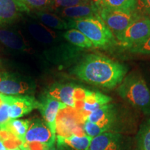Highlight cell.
<instances>
[{
    "label": "cell",
    "mask_w": 150,
    "mask_h": 150,
    "mask_svg": "<svg viewBox=\"0 0 150 150\" xmlns=\"http://www.w3.org/2000/svg\"><path fill=\"white\" fill-rule=\"evenodd\" d=\"M3 103H4V102H3V99H2V98H1V94L0 93V105L2 104Z\"/></svg>",
    "instance_id": "35"
},
{
    "label": "cell",
    "mask_w": 150,
    "mask_h": 150,
    "mask_svg": "<svg viewBox=\"0 0 150 150\" xmlns=\"http://www.w3.org/2000/svg\"><path fill=\"white\" fill-rule=\"evenodd\" d=\"M38 22L51 29L64 30L69 29L68 22L62 18L55 13L49 11H36L33 12Z\"/></svg>",
    "instance_id": "20"
},
{
    "label": "cell",
    "mask_w": 150,
    "mask_h": 150,
    "mask_svg": "<svg viewBox=\"0 0 150 150\" xmlns=\"http://www.w3.org/2000/svg\"><path fill=\"white\" fill-rule=\"evenodd\" d=\"M0 150H7L4 144L3 143V142L1 140H0Z\"/></svg>",
    "instance_id": "32"
},
{
    "label": "cell",
    "mask_w": 150,
    "mask_h": 150,
    "mask_svg": "<svg viewBox=\"0 0 150 150\" xmlns=\"http://www.w3.org/2000/svg\"><path fill=\"white\" fill-rule=\"evenodd\" d=\"M3 102L8 106L11 119H18L38 108L39 101L32 95H6L1 94Z\"/></svg>",
    "instance_id": "9"
},
{
    "label": "cell",
    "mask_w": 150,
    "mask_h": 150,
    "mask_svg": "<svg viewBox=\"0 0 150 150\" xmlns=\"http://www.w3.org/2000/svg\"><path fill=\"white\" fill-rule=\"evenodd\" d=\"M67 106L53 97L45 94L40 101L38 109L40 110L43 120L51 129L54 136H56V118L59 111Z\"/></svg>",
    "instance_id": "11"
},
{
    "label": "cell",
    "mask_w": 150,
    "mask_h": 150,
    "mask_svg": "<svg viewBox=\"0 0 150 150\" xmlns=\"http://www.w3.org/2000/svg\"><path fill=\"white\" fill-rule=\"evenodd\" d=\"M91 2V0H53L52 3L51 11L74 6L81 4H85Z\"/></svg>",
    "instance_id": "26"
},
{
    "label": "cell",
    "mask_w": 150,
    "mask_h": 150,
    "mask_svg": "<svg viewBox=\"0 0 150 150\" xmlns=\"http://www.w3.org/2000/svg\"><path fill=\"white\" fill-rule=\"evenodd\" d=\"M111 100V97L108 95L98 91H91L88 90L83 103V106L81 110L79 112L85 121L87 116L91 112L95 111L104 105L109 104Z\"/></svg>",
    "instance_id": "16"
},
{
    "label": "cell",
    "mask_w": 150,
    "mask_h": 150,
    "mask_svg": "<svg viewBox=\"0 0 150 150\" xmlns=\"http://www.w3.org/2000/svg\"><path fill=\"white\" fill-rule=\"evenodd\" d=\"M55 12L61 18L67 20H78L99 15L96 5L92 2L59 9Z\"/></svg>",
    "instance_id": "15"
},
{
    "label": "cell",
    "mask_w": 150,
    "mask_h": 150,
    "mask_svg": "<svg viewBox=\"0 0 150 150\" xmlns=\"http://www.w3.org/2000/svg\"><path fill=\"white\" fill-rule=\"evenodd\" d=\"M116 117L117 110L115 106L109 103L91 112L86 120L97 124L105 130L109 131L115 123Z\"/></svg>",
    "instance_id": "14"
},
{
    "label": "cell",
    "mask_w": 150,
    "mask_h": 150,
    "mask_svg": "<svg viewBox=\"0 0 150 150\" xmlns=\"http://www.w3.org/2000/svg\"><path fill=\"white\" fill-rule=\"evenodd\" d=\"M80 121L83 119L79 112L67 106L59 111L56 118V136L68 137L72 135H86L83 127H81Z\"/></svg>",
    "instance_id": "8"
},
{
    "label": "cell",
    "mask_w": 150,
    "mask_h": 150,
    "mask_svg": "<svg viewBox=\"0 0 150 150\" xmlns=\"http://www.w3.org/2000/svg\"><path fill=\"white\" fill-rule=\"evenodd\" d=\"M136 150H150V118L142 124L138 130Z\"/></svg>",
    "instance_id": "24"
},
{
    "label": "cell",
    "mask_w": 150,
    "mask_h": 150,
    "mask_svg": "<svg viewBox=\"0 0 150 150\" xmlns=\"http://www.w3.org/2000/svg\"><path fill=\"white\" fill-rule=\"evenodd\" d=\"M51 1H53V0H51Z\"/></svg>",
    "instance_id": "36"
},
{
    "label": "cell",
    "mask_w": 150,
    "mask_h": 150,
    "mask_svg": "<svg viewBox=\"0 0 150 150\" xmlns=\"http://www.w3.org/2000/svg\"><path fill=\"white\" fill-rule=\"evenodd\" d=\"M92 138L83 136H56V147L60 150H88Z\"/></svg>",
    "instance_id": "18"
},
{
    "label": "cell",
    "mask_w": 150,
    "mask_h": 150,
    "mask_svg": "<svg viewBox=\"0 0 150 150\" xmlns=\"http://www.w3.org/2000/svg\"><path fill=\"white\" fill-rule=\"evenodd\" d=\"M29 125L30 120H28L11 119L2 130L8 131L24 144Z\"/></svg>",
    "instance_id": "21"
},
{
    "label": "cell",
    "mask_w": 150,
    "mask_h": 150,
    "mask_svg": "<svg viewBox=\"0 0 150 150\" xmlns=\"http://www.w3.org/2000/svg\"><path fill=\"white\" fill-rule=\"evenodd\" d=\"M125 146L122 135L109 131L92 138L88 150H126Z\"/></svg>",
    "instance_id": "12"
},
{
    "label": "cell",
    "mask_w": 150,
    "mask_h": 150,
    "mask_svg": "<svg viewBox=\"0 0 150 150\" xmlns=\"http://www.w3.org/2000/svg\"><path fill=\"white\" fill-rule=\"evenodd\" d=\"M32 80L8 72H0V93L6 95H31L35 91Z\"/></svg>",
    "instance_id": "6"
},
{
    "label": "cell",
    "mask_w": 150,
    "mask_h": 150,
    "mask_svg": "<svg viewBox=\"0 0 150 150\" xmlns=\"http://www.w3.org/2000/svg\"><path fill=\"white\" fill-rule=\"evenodd\" d=\"M115 37L122 46L129 50L141 44L150 37V19L138 16L123 32Z\"/></svg>",
    "instance_id": "5"
},
{
    "label": "cell",
    "mask_w": 150,
    "mask_h": 150,
    "mask_svg": "<svg viewBox=\"0 0 150 150\" xmlns=\"http://www.w3.org/2000/svg\"><path fill=\"white\" fill-rule=\"evenodd\" d=\"M137 0H95L97 8L124 11H136Z\"/></svg>",
    "instance_id": "22"
},
{
    "label": "cell",
    "mask_w": 150,
    "mask_h": 150,
    "mask_svg": "<svg viewBox=\"0 0 150 150\" xmlns=\"http://www.w3.org/2000/svg\"><path fill=\"white\" fill-rule=\"evenodd\" d=\"M67 22L69 29H76L83 33L95 47L106 48L115 42L113 33L99 15Z\"/></svg>",
    "instance_id": "3"
},
{
    "label": "cell",
    "mask_w": 150,
    "mask_h": 150,
    "mask_svg": "<svg viewBox=\"0 0 150 150\" xmlns=\"http://www.w3.org/2000/svg\"><path fill=\"white\" fill-rule=\"evenodd\" d=\"M29 11L20 0H0V25L12 23Z\"/></svg>",
    "instance_id": "13"
},
{
    "label": "cell",
    "mask_w": 150,
    "mask_h": 150,
    "mask_svg": "<svg viewBox=\"0 0 150 150\" xmlns=\"http://www.w3.org/2000/svg\"><path fill=\"white\" fill-rule=\"evenodd\" d=\"M87 91V89L74 83H55L49 88L45 94L68 107L80 111Z\"/></svg>",
    "instance_id": "4"
},
{
    "label": "cell",
    "mask_w": 150,
    "mask_h": 150,
    "mask_svg": "<svg viewBox=\"0 0 150 150\" xmlns=\"http://www.w3.org/2000/svg\"><path fill=\"white\" fill-rule=\"evenodd\" d=\"M83 131L86 135L93 138L99 135L103 134V133L106 132V130L103 129L102 127H99L97 124L93 123L91 122L88 120H85L83 125Z\"/></svg>",
    "instance_id": "27"
},
{
    "label": "cell",
    "mask_w": 150,
    "mask_h": 150,
    "mask_svg": "<svg viewBox=\"0 0 150 150\" xmlns=\"http://www.w3.org/2000/svg\"><path fill=\"white\" fill-rule=\"evenodd\" d=\"M28 32L35 41L45 45L56 42L58 35L53 29H50L40 22H30L27 24Z\"/></svg>",
    "instance_id": "17"
},
{
    "label": "cell",
    "mask_w": 150,
    "mask_h": 150,
    "mask_svg": "<svg viewBox=\"0 0 150 150\" xmlns=\"http://www.w3.org/2000/svg\"><path fill=\"white\" fill-rule=\"evenodd\" d=\"M63 35L68 42L78 47L90 49L94 47L93 42L83 33L76 29L67 30Z\"/></svg>",
    "instance_id": "23"
},
{
    "label": "cell",
    "mask_w": 150,
    "mask_h": 150,
    "mask_svg": "<svg viewBox=\"0 0 150 150\" xmlns=\"http://www.w3.org/2000/svg\"><path fill=\"white\" fill-rule=\"evenodd\" d=\"M50 147L38 143V142H32V143H24L20 146L21 150H49Z\"/></svg>",
    "instance_id": "31"
},
{
    "label": "cell",
    "mask_w": 150,
    "mask_h": 150,
    "mask_svg": "<svg viewBox=\"0 0 150 150\" xmlns=\"http://www.w3.org/2000/svg\"><path fill=\"white\" fill-rule=\"evenodd\" d=\"M98 13L112 33L117 35L123 32L129 25L140 16L136 11H124L99 8Z\"/></svg>",
    "instance_id": "7"
},
{
    "label": "cell",
    "mask_w": 150,
    "mask_h": 150,
    "mask_svg": "<svg viewBox=\"0 0 150 150\" xmlns=\"http://www.w3.org/2000/svg\"><path fill=\"white\" fill-rule=\"evenodd\" d=\"M131 53L143 55H150V37L141 44L129 49Z\"/></svg>",
    "instance_id": "28"
},
{
    "label": "cell",
    "mask_w": 150,
    "mask_h": 150,
    "mask_svg": "<svg viewBox=\"0 0 150 150\" xmlns=\"http://www.w3.org/2000/svg\"><path fill=\"white\" fill-rule=\"evenodd\" d=\"M0 43L6 47L16 51H26L28 45L24 38L16 31L0 28Z\"/></svg>",
    "instance_id": "19"
},
{
    "label": "cell",
    "mask_w": 150,
    "mask_h": 150,
    "mask_svg": "<svg viewBox=\"0 0 150 150\" xmlns=\"http://www.w3.org/2000/svg\"><path fill=\"white\" fill-rule=\"evenodd\" d=\"M7 150H21L20 147H16V148H13V149H7Z\"/></svg>",
    "instance_id": "34"
},
{
    "label": "cell",
    "mask_w": 150,
    "mask_h": 150,
    "mask_svg": "<svg viewBox=\"0 0 150 150\" xmlns=\"http://www.w3.org/2000/svg\"><path fill=\"white\" fill-rule=\"evenodd\" d=\"M29 9H33L34 11L51 10V0H20Z\"/></svg>",
    "instance_id": "25"
},
{
    "label": "cell",
    "mask_w": 150,
    "mask_h": 150,
    "mask_svg": "<svg viewBox=\"0 0 150 150\" xmlns=\"http://www.w3.org/2000/svg\"><path fill=\"white\" fill-rule=\"evenodd\" d=\"M49 150H60V149L57 147H56L55 145H54V146H52V147H50V149H49Z\"/></svg>",
    "instance_id": "33"
},
{
    "label": "cell",
    "mask_w": 150,
    "mask_h": 150,
    "mask_svg": "<svg viewBox=\"0 0 150 150\" xmlns=\"http://www.w3.org/2000/svg\"><path fill=\"white\" fill-rule=\"evenodd\" d=\"M73 73L79 79L105 89H113L126 76L125 65L100 54H89L75 66Z\"/></svg>",
    "instance_id": "1"
},
{
    "label": "cell",
    "mask_w": 150,
    "mask_h": 150,
    "mask_svg": "<svg viewBox=\"0 0 150 150\" xmlns=\"http://www.w3.org/2000/svg\"><path fill=\"white\" fill-rule=\"evenodd\" d=\"M119 96L145 115H150V90L138 71L127 75L117 89Z\"/></svg>",
    "instance_id": "2"
},
{
    "label": "cell",
    "mask_w": 150,
    "mask_h": 150,
    "mask_svg": "<svg viewBox=\"0 0 150 150\" xmlns=\"http://www.w3.org/2000/svg\"><path fill=\"white\" fill-rule=\"evenodd\" d=\"M56 140V136L53 134L45 121L39 118H35L30 121L24 143L38 142L51 147L55 145Z\"/></svg>",
    "instance_id": "10"
},
{
    "label": "cell",
    "mask_w": 150,
    "mask_h": 150,
    "mask_svg": "<svg viewBox=\"0 0 150 150\" xmlns=\"http://www.w3.org/2000/svg\"><path fill=\"white\" fill-rule=\"evenodd\" d=\"M136 11L140 16H150V0H137Z\"/></svg>",
    "instance_id": "29"
},
{
    "label": "cell",
    "mask_w": 150,
    "mask_h": 150,
    "mask_svg": "<svg viewBox=\"0 0 150 150\" xmlns=\"http://www.w3.org/2000/svg\"><path fill=\"white\" fill-rule=\"evenodd\" d=\"M11 120L8 115V106L4 102L0 105V130H2Z\"/></svg>",
    "instance_id": "30"
}]
</instances>
